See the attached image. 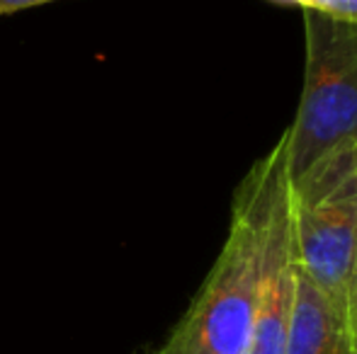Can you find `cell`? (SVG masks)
<instances>
[{"label": "cell", "instance_id": "cell-1", "mask_svg": "<svg viewBox=\"0 0 357 354\" xmlns=\"http://www.w3.org/2000/svg\"><path fill=\"white\" fill-rule=\"evenodd\" d=\"M273 166L275 148H270L238 184L219 257L168 340L151 354H245L258 311Z\"/></svg>", "mask_w": 357, "mask_h": 354}, {"label": "cell", "instance_id": "cell-2", "mask_svg": "<svg viewBox=\"0 0 357 354\" xmlns=\"http://www.w3.org/2000/svg\"><path fill=\"white\" fill-rule=\"evenodd\" d=\"M304 13V86L284 129L287 177L338 148L357 146V24L314 8Z\"/></svg>", "mask_w": 357, "mask_h": 354}, {"label": "cell", "instance_id": "cell-3", "mask_svg": "<svg viewBox=\"0 0 357 354\" xmlns=\"http://www.w3.org/2000/svg\"><path fill=\"white\" fill-rule=\"evenodd\" d=\"M289 221L296 267L345 313L357 243V146L338 148L289 179Z\"/></svg>", "mask_w": 357, "mask_h": 354}, {"label": "cell", "instance_id": "cell-4", "mask_svg": "<svg viewBox=\"0 0 357 354\" xmlns=\"http://www.w3.org/2000/svg\"><path fill=\"white\" fill-rule=\"evenodd\" d=\"M275 166L265 202L263 274L253 330L245 354H284L294 296V250L289 221V177H287L284 134L275 143Z\"/></svg>", "mask_w": 357, "mask_h": 354}, {"label": "cell", "instance_id": "cell-5", "mask_svg": "<svg viewBox=\"0 0 357 354\" xmlns=\"http://www.w3.org/2000/svg\"><path fill=\"white\" fill-rule=\"evenodd\" d=\"M284 354H357L340 313L294 262V296Z\"/></svg>", "mask_w": 357, "mask_h": 354}, {"label": "cell", "instance_id": "cell-6", "mask_svg": "<svg viewBox=\"0 0 357 354\" xmlns=\"http://www.w3.org/2000/svg\"><path fill=\"white\" fill-rule=\"evenodd\" d=\"M314 10L340 22L357 24V0H316Z\"/></svg>", "mask_w": 357, "mask_h": 354}, {"label": "cell", "instance_id": "cell-7", "mask_svg": "<svg viewBox=\"0 0 357 354\" xmlns=\"http://www.w3.org/2000/svg\"><path fill=\"white\" fill-rule=\"evenodd\" d=\"M345 316H348V330H350V337H353V347H355V352H357V243H355L353 267H350L348 306H345Z\"/></svg>", "mask_w": 357, "mask_h": 354}, {"label": "cell", "instance_id": "cell-8", "mask_svg": "<svg viewBox=\"0 0 357 354\" xmlns=\"http://www.w3.org/2000/svg\"><path fill=\"white\" fill-rule=\"evenodd\" d=\"M47 3H56V0H0V17L17 13V10L37 8V5H47Z\"/></svg>", "mask_w": 357, "mask_h": 354}, {"label": "cell", "instance_id": "cell-9", "mask_svg": "<svg viewBox=\"0 0 357 354\" xmlns=\"http://www.w3.org/2000/svg\"><path fill=\"white\" fill-rule=\"evenodd\" d=\"M270 3H278V5H296V8L306 10V8H314L316 0H270Z\"/></svg>", "mask_w": 357, "mask_h": 354}]
</instances>
